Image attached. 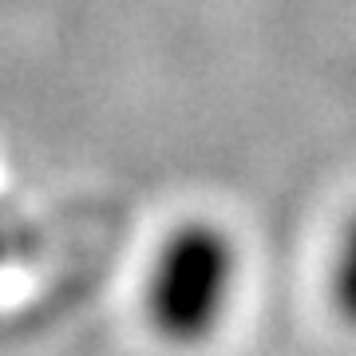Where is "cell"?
<instances>
[{"instance_id":"2","label":"cell","mask_w":356,"mask_h":356,"mask_svg":"<svg viewBox=\"0 0 356 356\" xmlns=\"http://www.w3.org/2000/svg\"><path fill=\"white\" fill-rule=\"evenodd\" d=\"M329 297L337 313L356 329V214L344 222L329 261Z\"/></svg>"},{"instance_id":"1","label":"cell","mask_w":356,"mask_h":356,"mask_svg":"<svg viewBox=\"0 0 356 356\" xmlns=\"http://www.w3.org/2000/svg\"><path fill=\"white\" fill-rule=\"evenodd\" d=\"M238 285V250L214 222L178 226L154 254L147 313L175 344H198L222 325Z\"/></svg>"}]
</instances>
